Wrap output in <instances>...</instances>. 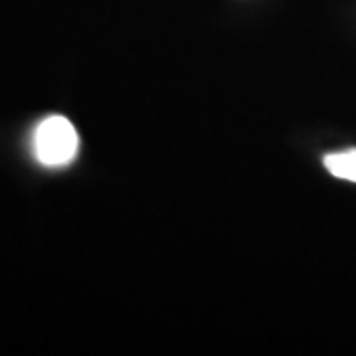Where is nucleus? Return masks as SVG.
Segmentation results:
<instances>
[{
    "instance_id": "1",
    "label": "nucleus",
    "mask_w": 356,
    "mask_h": 356,
    "mask_svg": "<svg viewBox=\"0 0 356 356\" xmlns=\"http://www.w3.org/2000/svg\"><path fill=\"white\" fill-rule=\"evenodd\" d=\"M79 151V137L76 127L62 115L44 119L34 133V154L44 166L70 165Z\"/></svg>"
},
{
    "instance_id": "2",
    "label": "nucleus",
    "mask_w": 356,
    "mask_h": 356,
    "mask_svg": "<svg viewBox=\"0 0 356 356\" xmlns=\"http://www.w3.org/2000/svg\"><path fill=\"white\" fill-rule=\"evenodd\" d=\"M325 166L332 177L356 182V149L325 156Z\"/></svg>"
}]
</instances>
